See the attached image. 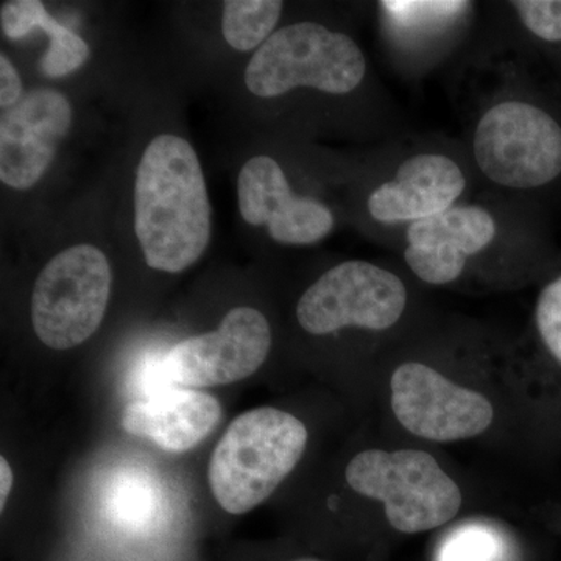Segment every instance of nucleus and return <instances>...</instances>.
Segmentation results:
<instances>
[{
  "mask_svg": "<svg viewBox=\"0 0 561 561\" xmlns=\"http://www.w3.org/2000/svg\"><path fill=\"white\" fill-rule=\"evenodd\" d=\"M135 232L154 271H186L208 249V190L186 139L160 135L144 151L135 181Z\"/></svg>",
  "mask_w": 561,
  "mask_h": 561,
  "instance_id": "nucleus-1",
  "label": "nucleus"
},
{
  "mask_svg": "<svg viewBox=\"0 0 561 561\" xmlns=\"http://www.w3.org/2000/svg\"><path fill=\"white\" fill-rule=\"evenodd\" d=\"M308 445V430L297 416L273 408L239 415L214 449L209 486L224 511H253L297 467Z\"/></svg>",
  "mask_w": 561,
  "mask_h": 561,
  "instance_id": "nucleus-2",
  "label": "nucleus"
},
{
  "mask_svg": "<svg viewBox=\"0 0 561 561\" xmlns=\"http://www.w3.org/2000/svg\"><path fill=\"white\" fill-rule=\"evenodd\" d=\"M367 73V60L356 41L317 22H297L273 33L245 69L251 94L279 98L295 88L348 94Z\"/></svg>",
  "mask_w": 561,
  "mask_h": 561,
  "instance_id": "nucleus-3",
  "label": "nucleus"
},
{
  "mask_svg": "<svg viewBox=\"0 0 561 561\" xmlns=\"http://www.w3.org/2000/svg\"><path fill=\"white\" fill-rule=\"evenodd\" d=\"M345 476L356 493L381 501L391 526L404 534L437 529L460 511L459 485L424 451L370 449L350 461Z\"/></svg>",
  "mask_w": 561,
  "mask_h": 561,
  "instance_id": "nucleus-4",
  "label": "nucleus"
},
{
  "mask_svg": "<svg viewBox=\"0 0 561 561\" xmlns=\"http://www.w3.org/2000/svg\"><path fill=\"white\" fill-rule=\"evenodd\" d=\"M110 262L90 243L69 247L47 262L32 291V324L44 345L70 350L101 327L111 291Z\"/></svg>",
  "mask_w": 561,
  "mask_h": 561,
  "instance_id": "nucleus-5",
  "label": "nucleus"
},
{
  "mask_svg": "<svg viewBox=\"0 0 561 561\" xmlns=\"http://www.w3.org/2000/svg\"><path fill=\"white\" fill-rule=\"evenodd\" d=\"M483 175L508 190H535L561 173V127L545 110L507 101L491 106L472 140Z\"/></svg>",
  "mask_w": 561,
  "mask_h": 561,
  "instance_id": "nucleus-6",
  "label": "nucleus"
},
{
  "mask_svg": "<svg viewBox=\"0 0 561 561\" xmlns=\"http://www.w3.org/2000/svg\"><path fill=\"white\" fill-rule=\"evenodd\" d=\"M408 290L394 273L365 261H346L324 272L302 294L297 319L302 330L327 335L356 327L386 331L398 323Z\"/></svg>",
  "mask_w": 561,
  "mask_h": 561,
  "instance_id": "nucleus-7",
  "label": "nucleus"
},
{
  "mask_svg": "<svg viewBox=\"0 0 561 561\" xmlns=\"http://www.w3.org/2000/svg\"><path fill=\"white\" fill-rule=\"evenodd\" d=\"M272 346L271 324L257 309H231L219 330L176 343L161 371L181 389H206L242 381L260 370Z\"/></svg>",
  "mask_w": 561,
  "mask_h": 561,
  "instance_id": "nucleus-8",
  "label": "nucleus"
},
{
  "mask_svg": "<svg viewBox=\"0 0 561 561\" xmlns=\"http://www.w3.org/2000/svg\"><path fill=\"white\" fill-rule=\"evenodd\" d=\"M391 409L413 435L434 442L472 438L489 430L493 405L434 368L408 362L391 376Z\"/></svg>",
  "mask_w": 561,
  "mask_h": 561,
  "instance_id": "nucleus-9",
  "label": "nucleus"
},
{
  "mask_svg": "<svg viewBox=\"0 0 561 561\" xmlns=\"http://www.w3.org/2000/svg\"><path fill=\"white\" fill-rule=\"evenodd\" d=\"M72 125V106L61 92H28L0 121V180L18 191L35 186L50 168Z\"/></svg>",
  "mask_w": 561,
  "mask_h": 561,
  "instance_id": "nucleus-10",
  "label": "nucleus"
},
{
  "mask_svg": "<svg viewBox=\"0 0 561 561\" xmlns=\"http://www.w3.org/2000/svg\"><path fill=\"white\" fill-rule=\"evenodd\" d=\"M238 194L242 219L253 227H267L273 241L311 245L334 228L331 209L313 198L295 195L283 169L271 157H254L243 165Z\"/></svg>",
  "mask_w": 561,
  "mask_h": 561,
  "instance_id": "nucleus-11",
  "label": "nucleus"
},
{
  "mask_svg": "<svg viewBox=\"0 0 561 561\" xmlns=\"http://www.w3.org/2000/svg\"><path fill=\"white\" fill-rule=\"evenodd\" d=\"M497 225L481 206H453L451 209L415 221L408 227L404 257L421 280L434 286L460 278L467 260L489 249Z\"/></svg>",
  "mask_w": 561,
  "mask_h": 561,
  "instance_id": "nucleus-12",
  "label": "nucleus"
},
{
  "mask_svg": "<svg viewBox=\"0 0 561 561\" xmlns=\"http://www.w3.org/2000/svg\"><path fill=\"white\" fill-rule=\"evenodd\" d=\"M467 190V176L451 158L421 153L402 162L393 180L368 197L373 219L386 225L415 224L451 209Z\"/></svg>",
  "mask_w": 561,
  "mask_h": 561,
  "instance_id": "nucleus-13",
  "label": "nucleus"
},
{
  "mask_svg": "<svg viewBox=\"0 0 561 561\" xmlns=\"http://www.w3.org/2000/svg\"><path fill=\"white\" fill-rule=\"evenodd\" d=\"M221 419L219 401L192 389L157 391L133 401L122 412L128 434L149 438L169 453H186L201 445Z\"/></svg>",
  "mask_w": 561,
  "mask_h": 561,
  "instance_id": "nucleus-14",
  "label": "nucleus"
},
{
  "mask_svg": "<svg viewBox=\"0 0 561 561\" xmlns=\"http://www.w3.org/2000/svg\"><path fill=\"white\" fill-rule=\"evenodd\" d=\"M284 3L279 0H227L221 32L232 49H260L273 35Z\"/></svg>",
  "mask_w": 561,
  "mask_h": 561,
  "instance_id": "nucleus-15",
  "label": "nucleus"
},
{
  "mask_svg": "<svg viewBox=\"0 0 561 561\" xmlns=\"http://www.w3.org/2000/svg\"><path fill=\"white\" fill-rule=\"evenodd\" d=\"M39 28L50 38L49 49L41 60V70L44 76L50 79L69 76L90 58V46L84 43V39L54 20L49 13L44 14Z\"/></svg>",
  "mask_w": 561,
  "mask_h": 561,
  "instance_id": "nucleus-16",
  "label": "nucleus"
},
{
  "mask_svg": "<svg viewBox=\"0 0 561 561\" xmlns=\"http://www.w3.org/2000/svg\"><path fill=\"white\" fill-rule=\"evenodd\" d=\"M500 552L501 541L493 530L468 524L443 541L438 561H496Z\"/></svg>",
  "mask_w": 561,
  "mask_h": 561,
  "instance_id": "nucleus-17",
  "label": "nucleus"
},
{
  "mask_svg": "<svg viewBox=\"0 0 561 561\" xmlns=\"http://www.w3.org/2000/svg\"><path fill=\"white\" fill-rule=\"evenodd\" d=\"M512 5L535 36L549 43L561 41V0H519Z\"/></svg>",
  "mask_w": 561,
  "mask_h": 561,
  "instance_id": "nucleus-18",
  "label": "nucleus"
},
{
  "mask_svg": "<svg viewBox=\"0 0 561 561\" xmlns=\"http://www.w3.org/2000/svg\"><path fill=\"white\" fill-rule=\"evenodd\" d=\"M537 327L542 342L561 364V276L541 291Z\"/></svg>",
  "mask_w": 561,
  "mask_h": 561,
  "instance_id": "nucleus-19",
  "label": "nucleus"
},
{
  "mask_svg": "<svg viewBox=\"0 0 561 561\" xmlns=\"http://www.w3.org/2000/svg\"><path fill=\"white\" fill-rule=\"evenodd\" d=\"M46 13V7L39 0H11L3 3L0 10L3 35L10 39L24 38L35 28H39Z\"/></svg>",
  "mask_w": 561,
  "mask_h": 561,
  "instance_id": "nucleus-20",
  "label": "nucleus"
},
{
  "mask_svg": "<svg viewBox=\"0 0 561 561\" xmlns=\"http://www.w3.org/2000/svg\"><path fill=\"white\" fill-rule=\"evenodd\" d=\"M22 99V83L16 68L5 55H0V106L13 108Z\"/></svg>",
  "mask_w": 561,
  "mask_h": 561,
  "instance_id": "nucleus-21",
  "label": "nucleus"
},
{
  "mask_svg": "<svg viewBox=\"0 0 561 561\" xmlns=\"http://www.w3.org/2000/svg\"><path fill=\"white\" fill-rule=\"evenodd\" d=\"M13 471L5 457L0 459V511L5 508L7 500H9L11 486H13Z\"/></svg>",
  "mask_w": 561,
  "mask_h": 561,
  "instance_id": "nucleus-22",
  "label": "nucleus"
},
{
  "mask_svg": "<svg viewBox=\"0 0 561 561\" xmlns=\"http://www.w3.org/2000/svg\"><path fill=\"white\" fill-rule=\"evenodd\" d=\"M294 561H323V560H317V559H298Z\"/></svg>",
  "mask_w": 561,
  "mask_h": 561,
  "instance_id": "nucleus-23",
  "label": "nucleus"
}]
</instances>
